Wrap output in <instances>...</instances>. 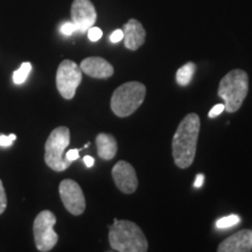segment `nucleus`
Here are the masks:
<instances>
[{
  "label": "nucleus",
  "mask_w": 252,
  "mask_h": 252,
  "mask_svg": "<svg viewBox=\"0 0 252 252\" xmlns=\"http://www.w3.org/2000/svg\"><path fill=\"white\" fill-rule=\"evenodd\" d=\"M109 229V242L115 251L146 252L149 250V243L143 230L131 220L115 219Z\"/></svg>",
  "instance_id": "f03ea898"
},
{
  "label": "nucleus",
  "mask_w": 252,
  "mask_h": 252,
  "mask_svg": "<svg viewBox=\"0 0 252 252\" xmlns=\"http://www.w3.org/2000/svg\"><path fill=\"white\" fill-rule=\"evenodd\" d=\"M225 110L224 104H217V105L214 106V108L210 110L209 113H208V117L209 118H215L217 116H220V113Z\"/></svg>",
  "instance_id": "4be33fe9"
},
{
  "label": "nucleus",
  "mask_w": 252,
  "mask_h": 252,
  "mask_svg": "<svg viewBox=\"0 0 252 252\" xmlns=\"http://www.w3.org/2000/svg\"><path fill=\"white\" fill-rule=\"evenodd\" d=\"M83 161H84V163H86L87 167H93L94 163V159L90 156H86L83 158Z\"/></svg>",
  "instance_id": "a878e982"
},
{
  "label": "nucleus",
  "mask_w": 252,
  "mask_h": 252,
  "mask_svg": "<svg viewBox=\"0 0 252 252\" xmlns=\"http://www.w3.org/2000/svg\"><path fill=\"white\" fill-rule=\"evenodd\" d=\"M112 178L119 190L133 194L138 188V178L134 168L127 161H118L112 168Z\"/></svg>",
  "instance_id": "9d476101"
},
{
  "label": "nucleus",
  "mask_w": 252,
  "mask_h": 252,
  "mask_svg": "<svg viewBox=\"0 0 252 252\" xmlns=\"http://www.w3.org/2000/svg\"><path fill=\"white\" fill-rule=\"evenodd\" d=\"M82 82L81 68L71 60L60 63L56 71V88L64 99H72Z\"/></svg>",
  "instance_id": "0eeeda50"
},
{
  "label": "nucleus",
  "mask_w": 252,
  "mask_h": 252,
  "mask_svg": "<svg viewBox=\"0 0 252 252\" xmlns=\"http://www.w3.org/2000/svg\"><path fill=\"white\" fill-rule=\"evenodd\" d=\"M80 150H76V149H72V150H69L67 153H65V158H67V160L69 161H75V160L78 159V157H80Z\"/></svg>",
  "instance_id": "b1692460"
},
{
  "label": "nucleus",
  "mask_w": 252,
  "mask_h": 252,
  "mask_svg": "<svg viewBox=\"0 0 252 252\" xmlns=\"http://www.w3.org/2000/svg\"><path fill=\"white\" fill-rule=\"evenodd\" d=\"M239 222H241V219H239V216L229 215V216L222 217V219H220L219 220H217L216 226L219 229H228V228H231V226H234L236 224H238Z\"/></svg>",
  "instance_id": "f3484780"
},
{
  "label": "nucleus",
  "mask_w": 252,
  "mask_h": 252,
  "mask_svg": "<svg viewBox=\"0 0 252 252\" xmlns=\"http://www.w3.org/2000/svg\"><path fill=\"white\" fill-rule=\"evenodd\" d=\"M146 96V87L140 82H127L113 91L111 110L117 117L124 118L133 115L143 104Z\"/></svg>",
  "instance_id": "20e7f679"
},
{
  "label": "nucleus",
  "mask_w": 252,
  "mask_h": 252,
  "mask_svg": "<svg viewBox=\"0 0 252 252\" xmlns=\"http://www.w3.org/2000/svg\"><path fill=\"white\" fill-rule=\"evenodd\" d=\"M56 216L50 210H42L34 220V242L39 251L48 252L58 244L59 235L54 230Z\"/></svg>",
  "instance_id": "423d86ee"
},
{
  "label": "nucleus",
  "mask_w": 252,
  "mask_h": 252,
  "mask_svg": "<svg viewBox=\"0 0 252 252\" xmlns=\"http://www.w3.org/2000/svg\"><path fill=\"white\" fill-rule=\"evenodd\" d=\"M123 37H124L123 30H116L111 34V35H110V41H111L112 43H117V42H119V41L123 40Z\"/></svg>",
  "instance_id": "5701e85b"
},
{
  "label": "nucleus",
  "mask_w": 252,
  "mask_h": 252,
  "mask_svg": "<svg viewBox=\"0 0 252 252\" xmlns=\"http://www.w3.org/2000/svg\"><path fill=\"white\" fill-rule=\"evenodd\" d=\"M252 250V230L244 229L225 238L217 248L219 252H249Z\"/></svg>",
  "instance_id": "9b49d317"
},
{
  "label": "nucleus",
  "mask_w": 252,
  "mask_h": 252,
  "mask_svg": "<svg viewBox=\"0 0 252 252\" xmlns=\"http://www.w3.org/2000/svg\"><path fill=\"white\" fill-rule=\"evenodd\" d=\"M97 152L100 159L111 160L117 154L118 145L115 137L109 133H99L96 138Z\"/></svg>",
  "instance_id": "4468645a"
},
{
  "label": "nucleus",
  "mask_w": 252,
  "mask_h": 252,
  "mask_svg": "<svg viewBox=\"0 0 252 252\" xmlns=\"http://www.w3.org/2000/svg\"><path fill=\"white\" fill-rule=\"evenodd\" d=\"M195 70H196V64L193 62L186 63L181 68H179L176 71V82L179 86L187 87L194 76Z\"/></svg>",
  "instance_id": "2eb2a0df"
},
{
  "label": "nucleus",
  "mask_w": 252,
  "mask_h": 252,
  "mask_svg": "<svg viewBox=\"0 0 252 252\" xmlns=\"http://www.w3.org/2000/svg\"><path fill=\"white\" fill-rule=\"evenodd\" d=\"M70 144V131L67 126H59L52 131L45 144V162L50 169L63 172L71 165L64 151Z\"/></svg>",
  "instance_id": "39448f33"
},
{
  "label": "nucleus",
  "mask_w": 252,
  "mask_h": 252,
  "mask_svg": "<svg viewBox=\"0 0 252 252\" xmlns=\"http://www.w3.org/2000/svg\"><path fill=\"white\" fill-rule=\"evenodd\" d=\"M249 91V76L242 69L229 71L220 82L219 96L224 100L225 110L230 113L238 111Z\"/></svg>",
  "instance_id": "7ed1b4c3"
},
{
  "label": "nucleus",
  "mask_w": 252,
  "mask_h": 252,
  "mask_svg": "<svg viewBox=\"0 0 252 252\" xmlns=\"http://www.w3.org/2000/svg\"><path fill=\"white\" fill-rule=\"evenodd\" d=\"M204 181V175L203 174H197L196 178H195V182H194V187L195 188H201L203 185Z\"/></svg>",
  "instance_id": "393cba45"
},
{
  "label": "nucleus",
  "mask_w": 252,
  "mask_h": 252,
  "mask_svg": "<svg viewBox=\"0 0 252 252\" xmlns=\"http://www.w3.org/2000/svg\"><path fill=\"white\" fill-rule=\"evenodd\" d=\"M60 31H61V33L63 35H71V34H74L75 32H77V28L75 26V24L70 21V23H64L60 28Z\"/></svg>",
  "instance_id": "aec40b11"
},
{
  "label": "nucleus",
  "mask_w": 252,
  "mask_h": 252,
  "mask_svg": "<svg viewBox=\"0 0 252 252\" xmlns=\"http://www.w3.org/2000/svg\"><path fill=\"white\" fill-rule=\"evenodd\" d=\"M200 117L196 113H188L179 124L172 140V153L179 168H188L194 162L196 154Z\"/></svg>",
  "instance_id": "f257e3e1"
},
{
  "label": "nucleus",
  "mask_w": 252,
  "mask_h": 252,
  "mask_svg": "<svg viewBox=\"0 0 252 252\" xmlns=\"http://www.w3.org/2000/svg\"><path fill=\"white\" fill-rule=\"evenodd\" d=\"M71 20L77 32L84 33L97 20V12L90 0H74L71 5Z\"/></svg>",
  "instance_id": "1a4fd4ad"
},
{
  "label": "nucleus",
  "mask_w": 252,
  "mask_h": 252,
  "mask_svg": "<svg viewBox=\"0 0 252 252\" xmlns=\"http://www.w3.org/2000/svg\"><path fill=\"white\" fill-rule=\"evenodd\" d=\"M80 68L82 72L87 74L88 76L94 78H109L113 75V69L111 63H109L105 59L98 58V56H91V58L84 59L81 62Z\"/></svg>",
  "instance_id": "f8f14e48"
},
{
  "label": "nucleus",
  "mask_w": 252,
  "mask_h": 252,
  "mask_svg": "<svg viewBox=\"0 0 252 252\" xmlns=\"http://www.w3.org/2000/svg\"><path fill=\"white\" fill-rule=\"evenodd\" d=\"M60 196L65 209L71 215L80 216L86 210V197L83 190L76 181L65 179L60 184Z\"/></svg>",
  "instance_id": "6e6552de"
},
{
  "label": "nucleus",
  "mask_w": 252,
  "mask_h": 252,
  "mask_svg": "<svg viewBox=\"0 0 252 252\" xmlns=\"http://www.w3.org/2000/svg\"><path fill=\"white\" fill-rule=\"evenodd\" d=\"M124 33V45L127 49L137 50L145 43L146 39V31L137 19H130L123 27Z\"/></svg>",
  "instance_id": "ddd939ff"
},
{
  "label": "nucleus",
  "mask_w": 252,
  "mask_h": 252,
  "mask_svg": "<svg viewBox=\"0 0 252 252\" xmlns=\"http://www.w3.org/2000/svg\"><path fill=\"white\" fill-rule=\"evenodd\" d=\"M6 207H7V196H6V191L4 185H2V181L0 180V215L4 214Z\"/></svg>",
  "instance_id": "6ab92c4d"
},
{
  "label": "nucleus",
  "mask_w": 252,
  "mask_h": 252,
  "mask_svg": "<svg viewBox=\"0 0 252 252\" xmlns=\"http://www.w3.org/2000/svg\"><path fill=\"white\" fill-rule=\"evenodd\" d=\"M15 139H17V135L15 134H9V135L0 134V146L2 147L12 146V144H13V141Z\"/></svg>",
  "instance_id": "412c9836"
},
{
  "label": "nucleus",
  "mask_w": 252,
  "mask_h": 252,
  "mask_svg": "<svg viewBox=\"0 0 252 252\" xmlns=\"http://www.w3.org/2000/svg\"><path fill=\"white\" fill-rule=\"evenodd\" d=\"M32 70V64L30 62H24L20 65V68L18 70L14 71L13 74V82L15 84H23L25 81L27 80L28 75L31 74Z\"/></svg>",
  "instance_id": "dca6fc26"
},
{
  "label": "nucleus",
  "mask_w": 252,
  "mask_h": 252,
  "mask_svg": "<svg viewBox=\"0 0 252 252\" xmlns=\"http://www.w3.org/2000/svg\"><path fill=\"white\" fill-rule=\"evenodd\" d=\"M103 36V32L100 28L98 27H90L89 30H88V37H89L90 41H93V42H96V41H98L100 37Z\"/></svg>",
  "instance_id": "a211bd4d"
}]
</instances>
